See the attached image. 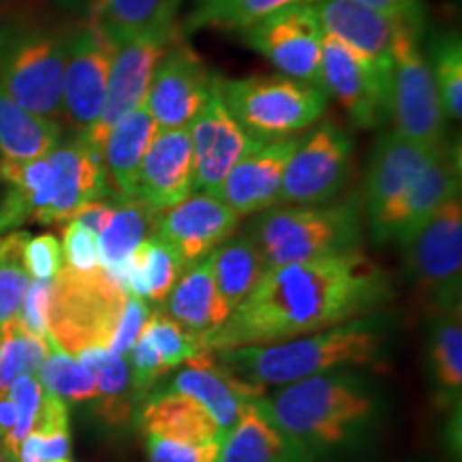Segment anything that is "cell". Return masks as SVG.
Masks as SVG:
<instances>
[{
  "instance_id": "ba28073f",
  "label": "cell",
  "mask_w": 462,
  "mask_h": 462,
  "mask_svg": "<svg viewBox=\"0 0 462 462\" xmlns=\"http://www.w3.org/2000/svg\"><path fill=\"white\" fill-rule=\"evenodd\" d=\"M126 293L103 270L78 274L62 265L50 300V338L78 356L90 346H109Z\"/></svg>"
},
{
  "instance_id": "1f68e13d",
  "label": "cell",
  "mask_w": 462,
  "mask_h": 462,
  "mask_svg": "<svg viewBox=\"0 0 462 462\" xmlns=\"http://www.w3.org/2000/svg\"><path fill=\"white\" fill-rule=\"evenodd\" d=\"M429 373L439 404L460 411L462 319L460 306L432 313L429 330Z\"/></svg>"
},
{
  "instance_id": "b9f144b4",
  "label": "cell",
  "mask_w": 462,
  "mask_h": 462,
  "mask_svg": "<svg viewBox=\"0 0 462 462\" xmlns=\"http://www.w3.org/2000/svg\"><path fill=\"white\" fill-rule=\"evenodd\" d=\"M317 0H231L221 11L210 15L204 26L231 28V31H246L248 26L257 24L263 17L276 14L296 5H315Z\"/></svg>"
},
{
  "instance_id": "5bb4252c",
  "label": "cell",
  "mask_w": 462,
  "mask_h": 462,
  "mask_svg": "<svg viewBox=\"0 0 462 462\" xmlns=\"http://www.w3.org/2000/svg\"><path fill=\"white\" fill-rule=\"evenodd\" d=\"M217 79L198 51L173 39L154 71L143 106L159 131L187 129L210 99Z\"/></svg>"
},
{
  "instance_id": "f35d334b",
  "label": "cell",
  "mask_w": 462,
  "mask_h": 462,
  "mask_svg": "<svg viewBox=\"0 0 462 462\" xmlns=\"http://www.w3.org/2000/svg\"><path fill=\"white\" fill-rule=\"evenodd\" d=\"M26 238L28 234L24 231L0 234V328L17 319L26 289L31 285V276L22 262Z\"/></svg>"
},
{
  "instance_id": "52a82bcc",
  "label": "cell",
  "mask_w": 462,
  "mask_h": 462,
  "mask_svg": "<svg viewBox=\"0 0 462 462\" xmlns=\"http://www.w3.org/2000/svg\"><path fill=\"white\" fill-rule=\"evenodd\" d=\"M415 293L430 313L460 306L462 204L460 195L439 206L418 227L398 240Z\"/></svg>"
},
{
  "instance_id": "7a4b0ae2",
  "label": "cell",
  "mask_w": 462,
  "mask_h": 462,
  "mask_svg": "<svg viewBox=\"0 0 462 462\" xmlns=\"http://www.w3.org/2000/svg\"><path fill=\"white\" fill-rule=\"evenodd\" d=\"M257 402L315 462L349 454L366 443L381 418L377 390L351 371L293 381Z\"/></svg>"
},
{
  "instance_id": "836d02e7",
  "label": "cell",
  "mask_w": 462,
  "mask_h": 462,
  "mask_svg": "<svg viewBox=\"0 0 462 462\" xmlns=\"http://www.w3.org/2000/svg\"><path fill=\"white\" fill-rule=\"evenodd\" d=\"M62 142V123L34 116L0 88V157L32 161L48 157Z\"/></svg>"
},
{
  "instance_id": "8992f818",
  "label": "cell",
  "mask_w": 462,
  "mask_h": 462,
  "mask_svg": "<svg viewBox=\"0 0 462 462\" xmlns=\"http://www.w3.org/2000/svg\"><path fill=\"white\" fill-rule=\"evenodd\" d=\"M225 106L257 143L293 137L319 123L328 109L321 86L300 82L287 75L221 78Z\"/></svg>"
},
{
  "instance_id": "484cf974",
  "label": "cell",
  "mask_w": 462,
  "mask_h": 462,
  "mask_svg": "<svg viewBox=\"0 0 462 462\" xmlns=\"http://www.w3.org/2000/svg\"><path fill=\"white\" fill-rule=\"evenodd\" d=\"M157 133L159 126L146 106L126 114L107 133L101 159L114 198L137 199V173H140L142 161Z\"/></svg>"
},
{
  "instance_id": "6da1fadb",
  "label": "cell",
  "mask_w": 462,
  "mask_h": 462,
  "mask_svg": "<svg viewBox=\"0 0 462 462\" xmlns=\"http://www.w3.org/2000/svg\"><path fill=\"white\" fill-rule=\"evenodd\" d=\"M392 298L390 276L360 248L268 270L217 330L210 351L270 345L373 315Z\"/></svg>"
},
{
  "instance_id": "44dd1931",
  "label": "cell",
  "mask_w": 462,
  "mask_h": 462,
  "mask_svg": "<svg viewBox=\"0 0 462 462\" xmlns=\"http://www.w3.org/2000/svg\"><path fill=\"white\" fill-rule=\"evenodd\" d=\"M443 142L429 146V143L407 140L396 131L381 137L373 150L366 184H364V208H366L368 223L383 215L411 187Z\"/></svg>"
},
{
  "instance_id": "e575fe53",
  "label": "cell",
  "mask_w": 462,
  "mask_h": 462,
  "mask_svg": "<svg viewBox=\"0 0 462 462\" xmlns=\"http://www.w3.org/2000/svg\"><path fill=\"white\" fill-rule=\"evenodd\" d=\"M184 268L163 242L148 236L126 263V291L146 302L163 304Z\"/></svg>"
},
{
  "instance_id": "f546056e",
  "label": "cell",
  "mask_w": 462,
  "mask_h": 462,
  "mask_svg": "<svg viewBox=\"0 0 462 462\" xmlns=\"http://www.w3.org/2000/svg\"><path fill=\"white\" fill-rule=\"evenodd\" d=\"M78 360L95 377L97 396L95 411L107 426L123 429L137 413L135 390H133L131 368L125 356L114 354L106 346H90L78 354Z\"/></svg>"
},
{
  "instance_id": "db71d44e",
  "label": "cell",
  "mask_w": 462,
  "mask_h": 462,
  "mask_svg": "<svg viewBox=\"0 0 462 462\" xmlns=\"http://www.w3.org/2000/svg\"><path fill=\"white\" fill-rule=\"evenodd\" d=\"M54 462H71L69 458H65V460H54Z\"/></svg>"
},
{
  "instance_id": "5b68a950",
  "label": "cell",
  "mask_w": 462,
  "mask_h": 462,
  "mask_svg": "<svg viewBox=\"0 0 462 462\" xmlns=\"http://www.w3.org/2000/svg\"><path fill=\"white\" fill-rule=\"evenodd\" d=\"M69 31L39 24L0 28V88L34 116L62 123Z\"/></svg>"
},
{
  "instance_id": "4dcf8cb0",
  "label": "cell",
  "mask_w": 462,
  "mask_h": 462,
  "mask_svg": "<svg viewBox=\"0 0 462 462\" xmlns=\"http://www.w3.org/2000/svg\"><path fill=\"white\" fill-rule=\"evenodd\" d=\"M157 212L143 204L142 199H118L114 215L99 234V259L101 270L126 291V263L137 246L148 236H152V223Z\"/></svg>"
},
{
  "instance_id": "60d3db41",
  "label": "cell",
  "mask_w": 462,
  "mask_h": 462,
  "mask_svg": "<svg viewBox=\"0 0 462 462\" xmlns=\"http://www.w3.org/2000/svg\"><path fill=\"white\" fill-rule=\"evenodd\" d=\"M7 394L17 409L15 429L9 435L7 443H5V452H7L9 460L14 462V456L17 452V448H20V443L24 441V439L34 430V426H37L39 413H42L43 407L45 390L34 374H26V377H20L14 385H11Z\"/></svg>"
},
{
  "instance_id": "4fadbf2b",
  "label": "cell",
  "mask_w": 462,
  "mask_h": 462,
  "mask_svg": "<svg viewBox=\"0 0 462 462\" xmlns=\"http://www.w3.org/2000/svg\"><path fill=\"white\" fill-rule=\"evenodd\" d=\"M248 48L273 65L281 75L319 86L323 28L313 5H296L248 26Z\"/></svg>"
},
{
  "instance_id": "c3c4849f",
  "label": "cell",
  "mask_w": 462,
  "mask_h": 462,
  "mask_svg": "<svg viewBox=\"0 0 462 462\" xmlns=\"http://www.w3.org/2000/svg\"><path fill=\"white\" fill-rule=\"evenodd\" d=\"M71 454V432H31L20 443L14 456V462H54L65 460Z\"/></svg>"
},
{
  "instance_id": "bcb514c9",
  "label": "cell",
  "mask_w": 462,
  "mask_h": 462,
  "mask_svg": "<svg viewBox=\"0 0 462 462\" xmlns=\"http://www.w3.org/2000/svg\"><path fill=\"white\" fill-rule=\"evenodd\" d=\"M51 287L54 281H34L31 279V285L26 289L24 302H22L20 315L17 321L24 328L28 334L37 338H50V300H51Z\"/></svg>"
},
{
  "instance_id": "681fc988",
  "label": "cell",
  "mask_w": 462,
  "mask_h": 462,
  "mask_svg": "<svg viewBox=\"0 0 462 462\" xmlns=\"http://www.w3.org/2000/svg\"><path fill=\"white\" fill-rule=\"evenodd\" d=\"M356 3L396 22H409V24L421 26V20H424L420 0H356Z\"/></svg>"
},
{
  "instance_id": "4316f807",
  "label": "cell",
  "mask_w": 462,
  "mask_h": 462,
  "mask_svg": "<svg viewBox=\"0 0 462 462\" xmlns=\"http://www.w3.org/2000/svg\"><path fill=\"white\" fill-rule=\"evenodd\" d=\"M137 426L146 437H163L182 443H208L223 439L217 421L198 401L178 392L159 390L140 402Z\"/></svg>"
},
{
  "instance_id": "d590c367",
  "label": "cell",
  "mask_w": 462,
  "mask_h": 462,
  "mask_svg": "<svg viewBox=\"0 0 462 462\" xmlns=\"http://www.w3.org/2000/svg\"><path fill=\"white\" fill-rule=\"evenodd\" d=\"M429 60L432 78H435L439 99L448 120L458 123L462 116V43L460 34L448 31L437 34L430 42Z\"/></svg>"
},
{
  "instance_id": "816d5d0a",
  "label": "cell",
  "mask_w": 462,
  "mask_h": 462,
  "mask_svg": "<svg viewBox=\"0 0 462 462\" xmlns=\"http://www.w3.org/2000/svg\"><path fill=\"white\" fill-rule=\"evenodd\" d=\"M195 3H198V9H195L190 24H193V26H204L208 17L215 15L217 11H221L225 5L231 3V0H195Z\"/></svg>"
},
{
  "instance_id": "2e32d148",
  "label": "cell",
  "mask_w": 462,
  "mask_h": 462,
  "mask_svg": "<svg viewBox=\"0 0 462 462\" xmlns=\"http://www.w3.org/2000/svg\"><path fill=\"white\" fill-rule=\"evenodd\" d=\"M240 218L215 195L193 193L178 206L154 215L152 236L163 242L187 270L227 242L238 229Z\"/></svg>"
},
{
  "instance_id": "f6af8a7d",
  "label": "cell",
  "mask_w": 462,
  "mask_h": 462,
  "mask_svg": "<svg viewBox=\"0 0 462 462\" xmlns=\"http://www.w3.org/2000/svg\"><path fill=\"white\" fill-rule=\"evenodd\" d=\"M223 439L208 443H182L163 437H146L148 462H217Z\"/></svg>"
},
{
  "instance_id": "e0dca14e",
  "label": "cell",
  "mask_w": 462,
  "mask_h": 462,
  "mask_svg": "<svg viewBox=\"0 0 462 462\" xmlns=\"http://www.w3.org/2000/svg\"><path fill=\"white\" fill-rule=\"evenodd\" d=\"M193 148V190L204 195H218L221 184L234 165L259 146L231 116L221 97V75L204 109L189 126Z\"/></svg>"
},
{
  "instance_id": "f1b7e54d",
  "label": "cell",
  "mask_w": 462,
  "mask_h": 462,
  "mask_svg": "<svg viewBox=\"0 0 462 462\" xmlns=\"http://www.w3.org/2000/svg\"><path fill=\"white\" fill-rule=\"evenodd\" d=\"M163 310L199 343L227 319L218 300L210 257L201 259L178 276L176 285L167 293Z\"/></svg>"
},
{
  "instance_id": "ac0fdd59",
  "label": "cell",
  "mask_w": 462,
  "mask_h": 462,
  "mask_svg": "<svg viewBox=\"0 0 462 462\" xmlns=\"http://www.w3.org/2000/svg\"><path fill=\"white\" fill-rule=\"evenodd\" d=\"M460 195V152L448 140L439 148L415 182L392 204L383 215L371 221L374 242H398L418 227L439 206Z\"/></svg>"
},
{
  "instance_id": "d6a6232c",
  "label": "cell",
  "mask_w": 462,
  "mask_h": 462,
  "mask_svg": "<svg viewBox=\"0 0 462 462\" xmlns=\"http://www.w3.org/2000/svg\"><path fill=\"white\" fill-rule=\"evenodd\" d=\"M223 313L231 315L268 273L262 253L248 234L223 242L210 255Z\"/></svg>"
},
{
  "instance_id": "f5cc1de1",
  "label": "cell",
  "mask_w": 462,
  "mask_h": 462,
  "mask_svg": "<svg viewBox=\"0 0 462 462\" xmlns=\"http://www.w3.org/2000/svg\"><path fill=\"white\" fill-rule=\"evenodd\" d=\"M0 462H11V460H9V456H7V452H5L3 443H0Z\"/></svg>"
},
{
  "instance_id": "7bdbcfd3",
  "label": "cell",
  "mask_w": 462,
  "mask_h": 462,
  "mask_svg": "<svg viewBox=\"0 0 462 462\" xmlns=\"http://www.w3.org/2000/svg\"><path fill=\"white\" fill-rule=\"evenodd\" d=\"M62 263L78 274H92L101 270L99 236L79 221H69L62 231Z\"/></svg>"
},
{
  "instance_id": "8d00e7d4",
  "label": "cell",
  "mask_w": 462,
  "mask_h": 462,
  "mask_svg": "<svg viewBox=\"0 0 462 462\" xmlns=\"http://www.w3.org/2000/svg\"><path fill=\"white\" fill-rule=\"evenodd\" d=\"M48 351L50 338L32 337L17 319L0 328V396L20 377L37 374Z\"/></svg>"
},
{
  "instance_id": "74e56055",
  "label": "cell",
  "mask_w": 462,
  "mask_h": 462,
  "mask_svg": "<svg viewBox=\"0 0 462 462\" xmlns=\"http://www.w3.org/2000/svg\"><path fill=\"white\" fill-rule=\"evenodd\" d=\"M34 377L43 385L45 392L54 394L62 401L88 402L95 401L97 385L88 368L84 366L78 357L60 349L54 340L50 338V351Z\"/></svg>"
},
{
  "instance_id": "ee69618b",
  "label": "cell",
  "mask_w": 462,
  "mask_h": 462,
  "mask_svg": "<svg viewBox=\"0 0 462 462\" xmlns=\"http://www.w3.org/2000/svg\"><path fill=\"white\" fill-rule=\"evenodd\" d=\"M22 262L31 279L54 281L62 270V246L54 234L28 236L22 248Z\"/></svg>"
},
{
  "instance_id": "7dc6e473",
  "label": "cell",
  "mask_w": 462,
  "mask_h": 462,
  "mask_svg": "<svg viewBox=\"0 0 462 462\" xmlns=\"http://www.w3.org/2000/svg\"><path fill=\"white\" fill-rule=\"evenodd\" d=\"M150 313H152V309H150L146 300L137 296L126 298L123 313H120L118 323H116V330L112 334V340H109L107 349L118 356H129L133 345H135L137 338H140L143 326H146Z\"/></svg>"
},
{
  "instance_id": "7c38bea8",
  "label": "cell",
  "mask_w": 462,
  "mask_h": 462,
  "mask_svg": "<svg viewBox=\"0 0 462 462\" xmlns=\"http://www.w3.org/2000/svg\"><path fill=\"white\" fill-rule=\"evenodd\" d=\"M319 86L360 129H374L390 118V75L326 32Z\"/></svg>"
},
{
  "instance_id": "277c9868",
  "label": "cell",
  "mask_w": 462,
  "mask_h": 462,
  "mask_svg": "<svg viewBox=\"0 0 462 462\" xmlns=\"http://www.w3.org/2000/svg\"><path fill=\"white\" fill-rule=\"evenodd\" d=\"M248 236L268 270L338 255L360 248V206L356 199L321 206H274L259 212Z\"/></svg>"
},
{
  "instance_id": "f907efd6",
  "label": "cell",
  "mask_w": 462,
  "mask_h": 462,
  "mask_svg": "<svg viewBox=\"0 0 462 462\" xmlns=\"http://www.w3.org/2000/svg\"><path fill=\"white\" fill-rule=\"evenodd\" d=\"M15 421H17V409L14 401H11L9 394L0 396V443H7V439L11 432L15 429Z\"/></svg>"
},
{
  "instance_id": "603a6c76",
  "label": "cell",
  "mask_w": 462,
  "mask_h": 462,
  "mask_svg": "<svg viewBox=\"0 0 462 462\" xmlns=\"http://www.w3.org/2000/svg\"><path fill=\"white\" fill-rule=\"evenodd\" d=\"M165 390L187 394L193 401H198L217 421L223 437L238 421L242 404L246 401H255V398H263L265 394L263 388L246 383V381L225 371L210 349H201L187 364V368L173 374Z\"/></svg>"
},
{
  "instance_id": "9a60e30c",
  "label": "cell",
  "mask_w": 462,
  "mask_h": 462,
  "mask_svg": "<svg viewBox=\"0 0 462 462\" xmlns=\"http://www.w3.org/2000/svg\"><path fill=\"white\" fill-rule=\"evenodd\" d=\"M173 39L176 34H154V37L131 39V42L118 45L112 71H109L101 116L84 135H79L99 154L112 126L123 120L126 114L143 106L154 71L165 58Z\"/></svg>"
},
{
  "instance_id": "8fae6325",
  "label": "cell",
  "mask_w": 462,
  "mask_h": 462,
  "mask_svg": "<svg viewBox=\"0 0 462 462\" xmlns=\"http://www.w3.org/2000/svg\"><path fill=\"white\" fill-rule=\"evenodd\" d=\"M116 50V39L97 22L82 20L69 28L62 120L75 135H84L101 116Z\"/></svg>"
},
{
  "instance_id": "ab89813d",
  "label": "cell",
  "mask_w": 462,
  "mask_h": 462,
  "mask_svg": "<svg viewBox=\"0 0 462 462\" xmlns=\"http://www.w3.org/2000/svg\"><path fill=\"white\" fill-rule=\"evenodd\" d=\"M140 338L154 346L167 371L187 366L204 346L193 334H189L178 321H173L165 310H152Z\"/></svg>"
},
{
  "instance_id": "d4e9b609",
  "label": "cell",
  "mask_w": 462,
  "mask_h": 462,
  "mask_svg": "<svg viewBox=\"0 0 462 462\" xmlns=\"http://www.w3.org/2000/svg\"><path fill=\"white\" fill-rule=\"evenodd\" d=\"M217 462H315L285 435L255 401L242 404L238 421L223 437Z\"/></svg>"
},
{
  "instance_id": "30bf717a",
  "label": "cell",
  "mask_w": 462,
  "mask_h": 462,
  "mask_svg": "<svg viewBox=\"0 0 462 462\" xmlns=\"http://www.w3.org/2000/svg\"><path fill=\"white\" fill-rule=\"evenodd\" d=\"M354 142L343 126L321 123L298 140L282 171L279 206L330 204L351 173Z\"/></svg>"
},
{
  "instance_id": "83f0119b",
  "label": "cell",
  "mask_w": 462,
  "mask_h": 462,
  "mask_svg": "<svg viewBox=\"0 0 462 462\" xmlns=\"http://www.w3.org/2000/svg\"><path fill=\"white\" fill-rule=\"evenodd\" d=\"M84 20L106 28L116 43L154 34H176V15L182 0H73Z\"/></svg>"
},
{
  "instance_id": "7402d4cb",
  "label": "cell",
  "mask_w": 462,
  "mask_h": 462,
  "mask_svg": "<svg viewBox=\"0 0 462 462\" xmlns=\"http://www.w3.org/2000/svg\"><path fill=\"white\" fill-rule=\"evenodd\" d=\"M193 193V148L189 129L159 131L137 173V199L154 212H163Z\"/></svg>"
},
{
  "instance_id": "d6986e66",
  "label": "cell",
  "mask_w": 462,
  "mask_h": 462,
  "mask_svg": "<svg viewBox=\"0 0 462 462\" xmlns=\"http://www.w3.org/2000/svg\"><path fill=\"white\" fill-rule=\"evenodd\" d=\"M51 165V204L42 225L69 223L95 201L114 198L101 154L84 137L62 140L48 154Z\"/></svg>"
},
{
  "instance_id": "cb8c5ba5",
  "label": "cell",
  "mask_w": 462,
  "mask_h": 462,
  "mask_svg": "<svg viewBox=\"0 0 462 462\" xmlns=\"http://www.w3.org/2000/svg\"><path fill=\"white\" fill-rule=\"evenodd\" d=\"M323 32L392 73V45L398 22L364 7L356 0H317L313 5Z\"/></svg>"
},
{
  "instance_id": "3957f363",
  "label": "cell",
  "mask_w": 462,
  "mask_h": 462,
  "mask_svg": "<svg viewBox=\"0 0 462 462\" xmlns=\"http://www.w3.org/2000/svg\"><path fill=\"white\" fill-rule=\"evenodd\" d=\"M385 321L366 315L328 330L270 345L212 351L225 371L263 388L287 385L315 374L385 364Z\"/></svg>"
},
{
  "instance_id": "ffe728a7",
  "label": "cell",
  "mask_w": 462,
  "mask_h": 462,
  "mask_svg": "<svg viewBox=\"0 0 462 462\" xmlns=\"http://www.w3.org/2000/svg\"><path fill=\"white\" fill-rule=\"evenodd\" d=\"M298 135L259 143L245 154L227 173L217 198L223 199L236 215L248 217L279 206L282 171L298 146Z\"/></svg>"
},
{
  "instance_id": "9c48e42d",
  "label": "cell",
  "mask_w": 462,
  "mask_h": 462,
  "mask_svg": "<svg viewBox=\"0 0 462 462\" xmlns=\"http://www.w3.org/2000/svg\"><path fill=\"white\" fill-rule=\"evenodd\" d=\"M420 32L421 26L398 22L392 45L390 118L398 135L435 146L446 140L449 120L441 107L429 60L420 48Z\"/></svg>"
}]
</instances>
